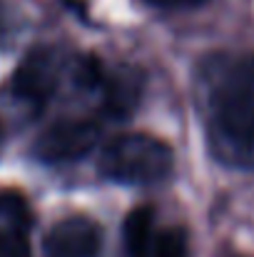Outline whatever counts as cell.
I'll list each match as a JSON object with an SVG mask.
<instances>
[{"instance_id":"cell-9","label":"cell","mask_w":254,"mask_h":257,"mask_svg":"<svg viewBox=\"0 0 254 257\" xmlns=\"http://www.w3.org/2000/svg\"><path fill=\"white\" fill-rule=\"evenodd\" d=\"M150 257H189V242L184 230L167 227L162 232H155Z\"/></svg>"},{"instance_id":"cell-10","label":"cell","mask_w":254,"mask_h":257,"mask_svg":"<svg viewBox=\"0 0 254 257\" xmlns=\"http://www.w3.org/2000/svg\"><path fill=\"white\" fill-rule=\"evenodd\" d=\"M152 5H162V8H192V5H199L204 0H150Z\"/></svg>"},{"instance_id":"cell-2","label":"cell","mask_w":254,"mask_h":257,"mask_svg":"<svg viewBox=\"0 0 254 257\" xmlns=\"http://www.w3.org/2000/svg\"><path fill=\"white\" fill-rule=\"evenodd\" d=\"M172 148L145 133L120 135L100 153V172L120 185H157L172 175Z\"/></svg>"},{"instance_id":"cell-1","label":"cell","mask_w":254,"mask_h":257,"mask_svg":"<svg viewBox=\"0 0 254 257\" xmlns=\"http://www.w3.org/2000/svg\"><path fill=\"white\" fill-rule=\"evenodd\" d=\"M197 102L212 158L254 170V53L209 58L199 68Z\"/></svg>"},{"instance_id":"cell-3","label":"cell","mask_w":254,"mask_h":257,"mask_svg":"<svg viewBox=\"0 0 254 257\" xmlns=\"http://www.w3.org/2000/svg\"><path fill=\"white\" fill-rule=\"evenodd\" d=\"M100 140V127L92 120H60L40 133L33 150L43 163H75L87 158Z\"/></svg>"},{"instance_id":"cell-6","label":"cell","mask_w":254,"mask_h":257,"mask_svg":"<svg viewBox=\"0 0 254 257\" xmlns=\"http://www.w3.org/2000/svg\"><path fill=\"white\" fill-rule=\"evenodd\" d=\"M33 210L20 192H0V257H33Z\"/></svg>"},{"instance_id":"cell-4","label":"cell","mask_w":254,"mask_h":257,"mask_svg":"<svg viewBox=\"0 0 254 257\" xmlns=\"http://www.w3.org/2000/svg\"><path fill=\"white\" fill-rule=\"evenodd\" d=\"M60 55L53 48H33L13 73V92L18 100L40 110L58 90Z\"/></svg>"},{"instance_id":"cell-7","label":"cell","mask_w":254,"mask_h":257,"mask_svg":"<svg viewBox=\"0 0 254 257\" xmlns=\"http://www.w3.org/2000/svg\"><path fill=\"white\" fill-rule=\"evenodd\" d=\"M97 87L102 90L105 110L112 117H130L135 112V107L140 105L145 78L132 65H117L115 70L102 73Z\"/></svg>"},{"instance_id":"cell-8","label":"cell","mask_w":254,"mask_h":257,"mask_svg":"<svg viewBox=\"0 0 254 257\" xmlns=\"http://www.w3.org/2000/svg\"><path fill=\"white\" fill-rule=\"evenodd\" d=\"M152 240H155V210L150 205H140L125 220L127 257H150Z\"/></svg>"},{"instance_id":"cell-5","label":"cell","mask_w":254,"mask_h":257,"mask_svg":"<svg viewBox=\"0 0 254 257\" xmlns=\"http://www.w3.org/2000/svg\"><path fill=\"white\" fill-rule=\"evenodd\" d=\"M100 225L78 215L65 217L48 230L43 240V257H100Z\"/></svg>"}]
</instances>
